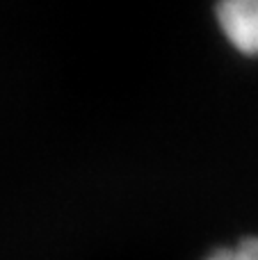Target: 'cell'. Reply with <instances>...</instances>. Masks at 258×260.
Here are the masks:
<instances>
[{
  "label": "cell",
  "instance_id": "cell-1",
  "mask_svg": "<svg viewBox=\"0 0 258 260\" xmlns=\"http://www.w3.org/2000/svg\"><path fill=\"white\" fill-rule=\"evenodd\" d=\"M224 35L245 55H258V0H229L217 5Z\"/></svg>",
  "mask_w": 258,
  "mask_h": 260
},
{
  "label": "cell",
  "instance_id": "cell-2",
  "mask_svg": "<svg viewBox=\"0 0 258 260\" xmlns=\"http://www.w3.org/2000/svg\"><path fill=\"white\" fill-rule=\"evenodd\" d=\"M206 260H258V238H247L229 249H217Z\"/></svg>",
  "mask_w": 258,
  "mask_h": 260
}]
</instances>
